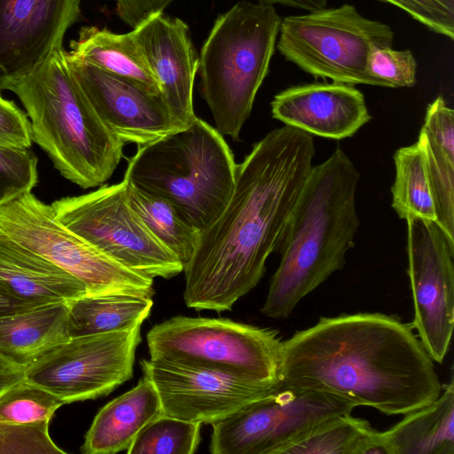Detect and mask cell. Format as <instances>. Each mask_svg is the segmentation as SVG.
<instances>
[{
  "mask_svg": "<svg viewBox=\"0 0 454 454\" xmlns=\"http://www.w3.org/2000/svg\"><path fill=\"white\" fill-rule=\"evenodd\" d=\"M315 153L311 135L285 125L255 143L237 165L226 207L200 231L184 269L188 308L230 310L257 286L313 167Z\"/></svg>",
  "mask_w": 454,
  "mask_h": 454,
  "instance_id": "cell-1",
  "label": "cell"
},
{
  "mask_svg": "<svg viewBox=\"0 0 454 454\" xmlns=\"http://www.w3.org/2000/svg\"><path fill=\"white\" fill-rule=\"evenodd\" d=\"M413 330L378 312L321 317L282 341L280 384L386 415L419 410L440 395L442 386Z\"/></svg>",
  "mask_w": 454,
  "mask_h": 454,
  "instance_id": "cell-2",
  "label": "cell"
},
{
  "mask_svg": "<svg viewBox=\"0 0 454 454\" xmlns=\"http://www.w3.org/2000/svg\"><path fill=\"white\" fill-rule=\"evenodd\" d=\"M359 179L340 147L312 167L275 250L280 262L262 308L265 316L286 318L305 296L343 269L360 224Z\"/></svg>",
  "mask_w": 454,
  "mask_h": 454,
  "instance_id": "cell-3",
  "label": "cell"
},
{
  "mask_svg": "<svg viewBox=\"0 0 454 454\" xmlns=\"http://www.w3.org/2000/svg\"><path fill=\"white\" fill-rule=\"evenodd\" d=\"M30 119L32 141L54 167L83 189L108 180L125 145L99 120L71 71L62 47L11 86Z\"/></svg>",
  "mask_w": 454,
  "mask_h": 454,
  "instance_id": "cell-4",
  "label": "cell"
},
{
  "mask_svg": "<svg viewBox=\"0 0 454 454\" xmlns=\"http://www.w3.org/2000/svg\"><path fill=\"white\" fill-rule=\"evenodd\" d=\"M237 164L223 135L201 119L138 145L123 180L169 201L197 230L221 215L235 185Z\"/></svg>",
  "mask_w": 454,
  "mask_h": 454,
  "instance_id": "cell-5",
  "label": "cell"
},
{
  "mask_svg": "<svg viewBox=\"0 0 454 454\" xmlns=\"http://www.w3.org/2000/svg\"><path fill=\"white\" fill-rule=\"evenodd\" d=\"M280 21L274 5L238 2L216 18L201 48V95L216 129L235 141L268 74Z\"/></svg>",
  "mask_w": 454,
  "mask_h": 454,
  "instance_id": "cell-6",
  "label": "cell"
},
{
  "mask_svg": "<svg viewBox=\"0 0 454 454\" xmlns=\"http://www.w3.org/2000/svg\"><path fill=\"white\" fill-rule=\"evenodd\" d=\"M150 359L280 384L282 340L277 331L227 318L176 316L146 335Z\"/></svg>",
  "mask_w": 454,
  "mask_h": 454,
  "instance_id": "cell-7",
  "label": "cell"
},
{
  "mask_svg": "<svg viewBox=\"0 0 454 454\" xmlns=\"http://www.w3.org/2000/svg\"><path fill=\"white\" fill-rule=\"evenodd\" d=\"M393 39L388 25L345 4L285 17L276 47L287 61L315 78L376 86L366 71L370 48L392 46Z\"/></svg>",
  "mask_w": 454,
  "mask_h": 454,
  "instance_id": "cell-8",
  "label": "cell"
},
{
  "mask_svg": "<svg viewBox=\"0 0 454 454\" xmlns=\"http://www.w3.org/2000/svg\"><path fill=\"white\" fill-rule=\"evenodd\" d=\"M0 231L67 271L88 294H128L150 297L153 279L114 261L64 226L51 205L25 192L0 205Z\"/></svg>",
  "mask_w": 454,
  "mask_h": 454,
  "instance_id": "cell-9",
  "label": "cell"
},
{
  "mask_svg": "<svg viewBox=\"0 0 454 454\" xmlns=\"http://www.w3.org/2000/svg\"><path fill=\"white\" fill-rule=\"evenodd\" d=\"M51 205L64 226L129 270L153 279L184 271L131 207L124 180Z\"/></svg>",
  "mask_w": 454,
  "mask_h": 454,
  "instance_id": "cell-10",
  "label": "cell"
},
{
  "mask_svg": "<svg viewBox=\"0 0 454 454\" xmlns=\"http://www.w3.org/2000/svg\"><path fill=\"white\" fill-rule=\"evenodd\" d=\"M141 325L70 338L25 368V379L65 403L110 394L133 376Z\"/></svg>",
  "mask_w": 454,
  "mask_h": 454,
  "instance_id": "cell-11",
  "label": "cell"
},
{
  "mask_svg": "<svg viewBox=\"0 0 454 454\" xmlns=\"http://www.w3.org/2000/svg\"><path fill=\"white\" fill-rule=\"evenodd\" d=\"M355 406L312 390L279 385L266 397L212 424V454H278L286 443L321 421Z\"/></svg>",
  "mask_w": 454,
  "mask_h": 454,
  "instance_id": "cell-12",
  "label": "cell"
},
{
  "mask_svg": "<svg viewBox=\"0 0 454 454\" xmlns=\"http://www.w3.org/2000/svg\"><path fill=\"white\" fill-rule=\"evenodd\" d=\"M406 222L414 304L411 325L433 361L442 364L454 326V239L435 221L409 218Z\"/></svg>",
  "mask_w": 454,
  "mask_h": 454,
  "instance_id": "cell-13",
  "label": "cell"
},
{
  "mask_svg": "<svg viewBox=\"0 0 454 454\" xmlns=\"http://www.w3.org/2000/svg\"><path fill=\"white\" fill-rule=\"evenodd\" d=\"M140 365L157 390L163 414L200 424L212 425L266 397L280 385L152 359L141 360Z\"/></svg>",
  "mask_w": 454,
  "mask_h": 454,
  "instance_id": "cell-14",
  "label": "cell"
},
{
  "mask_svg": "<svg viewBox=\"0 0 454 454\" xmlns=\"http://www.w3.org/2000/svg\"><path fill=\"white\" fill-rule=\"evenodd\" d=\"M82 0H0V91L55 49L77 20Z\"/></svg>",
  "mask_w": 454,
  "mask_h": 454,
  "instance_id": "cell-15",
  "label": "cell"
},
{
  "mask_svg": "<svg viewBox=\"0 0 454 454\" xmlns=\"http://www.w3.org/2000/svg\"><path fill=\"white\" fill-rule=\"evenodd\" d=\"M73 75L106 128L124 145H142L180 129L160 95L71 58Z\"/></svg>",
  "mask_w": 454,
  "mask_h": 454,
  "instance_id": "cell-16",
  "label": "cell"
},
{
  "mask_svg": "<svg viewBox=\"0 0 454 454\" xmlns=\"http://www.w3.org/2000/svg\"><path fill=\"white\" fill-rule=\"evenodd\" d=\"M131 32L158 81L172 117L179 128L188 126L197 118L192 94L199 67L189 27L179 18L160 12Z\"/></svg>",
  "mask_w": 454,
  "mask_h": 454,
  "instance_id": "cell-17",
  "label": "cell"
},
{
  "mask_svg": "<svg viewBox=\"0 0 454 454\" xmlns=\"http://www.w3.org/2000/svg\"><path fill=\"white\" fill-rule=\"evenodd\" d=\"M273 118L309 135L340 140L372 119L364 94L353 85L313 82L287 88L270 104Z\"/></svg>",
  "mask_w": 454,
  "mask_h": 454,
  "instance_id": "cell-18",
  "label": "cell"
},
{
  "mask_svg": "<svg viewBox=\"0 0 454 454\" xmlns=\"http://www.w3.org/2000/svg\"><path fill=\"white\" fill-rule=\"evenodd\" d=\"M0 284L35 306L71 301L88 294L74 277L0 231Z\"/></svg>",
  "mask_w": 454,
  "mask_h": 454,
  "instance_id": "cell-19",
  "label": "cell"
},
{
  "mask_svg": "<svg viewBox=\"0 0 454 454\" xmlns=\"http://www.w3.org/2000/svg\"><path fill=\"white\" fill-rule=\"evenodd\" d=\"M162 414L156 388L145 376L130 390L106 404L95 416L81 447L83 454L126 450L137 434Z\"/></svg>",
  "mask_w": 454,
  "mask_h": 454,
  "instance_id": "cell-20",
  "label": "cell"
},
{
  "mask_svg": "<svg viewBox=\"0 0 454 454\" xmlns=\"http://www.w3.org/2000/svg\"><path fill=\"white\" fill-rule=\"evenodd\" d=\"M417 141L425 156L435 222L454 239V111L442 96L427 106Z\"/></svg>",
  "mask_w": 454,
  "mask_h": 454,
  "instance_id": "cell-21",
  "label": "cell"
},
{
  "mask_svg": "<svg viewBox=\"0 0 454 454\" xmlns=\"http://www.w3.org/2000/svg\"><path fill=\"white\" fill-rule=\"evenodd\" d=\"M69 301L35 306L0 317V355L27 367L68 340Z\"/></svg>",
  "mask_w": 454,
  "mask_h": 454,
  "instance_id": "cell-22",
  "label": "cell"
},
{
  "mask_svg": "<svg viewBox=\"0 0 454 454\" xmlns=\"http://www.w3.org/2000/svg\"><path fill=\"white\" fill-rule=\"evenodd\" d=\"M69 46L67 52L71 58L129 80L152 94L160 95L158 81L132 32L119 34L94 26L83 27Z\"/></svg>",
  "mask_w": 454,
  "mask_h": 454,
  "instance_id": "cell-23",
  "label": "cell"
},
{
  "mask_svg": "<svg viewBox=\"0 0 454 454\" xmlns=\"http://www.w3.org/2000/svg\"><path fill=\"white\" fill-rule=\"evenodd\" d=\"M390 454H454V381L430 404L382 432Z\"/></svg>",
  "mask_w": 454,
  "mask_h": 454,
  "instance_id": "cell-24",
  "label": "cell"
},
{
  "mask_svg": "<svg viewBox=\"0 0 454 454\" xmlns=\"http://www.w3.org/2000/svg\"><path fill=\"white\" fill-rule=\"evenodd\" d=\"M153 305L152 298L134 294L84 295L68 302L69 335L103 333L142 324Z\"/></svg>",
  "mask_w": 454,
  "mask_h": 454,
  "instance_id": "cell-25",
  "label": "cell"
},
{
  "mask_svg": "<svg viewBox=\"0 0 454 454\" xmlns=\"http://www.w3.org/2000/svg\"><path fill=\"white\" fill-rule=\"evenodd\" d=\"M126 184L133 209L157 239L177 257L184 269L196 249L200 231L167 200L130 184Z\"/></svg>",
  "mask_w": 454,
  "mask_h": 454,
  "instance_id": "cell-26",
  "label": "cell"
},
{
  "mask_svg": "<svg viewBox=\"0 0 454 454\" xmlns=\"http://www.w3.org/2000/svg\"><path fill=\"white\" fill-rule=\"evenodd\" d=\"M392 207L400 219L436 221V212L423 150L417 141L395 151Z\"/></svg>",
  "mask_w": 454,
  "mask_h": 454,
  "instance_id": "cell-27",
  "label": "cell"
},
{
  "mask_svg": "<svg viewBox=\"0 0 454 454\" xmlns=\"http://www.w3.org/2000/svg\"><path fill=\"white\" fill-rule=\"evenodd\" d=\"M371 424L349 413L326 419L280 449L278 454H356Z\"/></svg>",
  "mask_w": 454,
  "mask_h": 454,
  "instance_id": "cell-28",
  "label": "cell"
},
{
  "mask_svg": "<svg viewBox=\"0 0 454 454\" xmlns=\"http://www.w3.org/2000/svg\"><path fill=\"white\" fill-rule=\"evenodd\" d=\"M200 423L160 414L126 450L128 454H192L200 442Z\"/></svg>",
  "mask_w": 454,
  "mask_h": 454,
  "instance_id": "cell-29",
  "label": "cell"
},
{
  "mask_svg": "<svg viewBox=\"0 0 454 454\" xmlns=\"http://www.w3.org/2000/svg\"><path fill=\"white\" fill-rule=\"evenodd\" d=\"M65 402L25 378L0 394V421L14 424L50 422Z\"/></svg>",
  "mask_w": 454,
  "mask_h": 454,
  "instance_id": "cell-30",
  "label": "cell"
},
{
  "mask_svg": "<svg viewBox=\"0 0 454 454\" xmlns=\"http://www.w3.org/2000/svg\"><path fill=\"white\" fill-rule=\"evenodd\" d=\"M366 71L376 86L409 88L416 83L417 61L409 50L372 45L366 59Z\"/></svg>",
  "mask_w": 454,
  "mask_h": 454,
  "instance_id": "cell-31",
  "label": "cell"
},
{
  "mask_svg": "<svg viewBox=\"0 0 454 454\" xmlns=\"http://www.w3.org/2000/svg\"><path fill=\"white\" fill-rule=\"evenodd\" d=\"M37 182V159L29 147L0 145V205L32 192Z\"/></svg>",
  "mask_w": 454,
  "mask_h": 454,
  "instance_id": "cell-32",
  "label": "cell"
},
{
  "mask_svg": "<svg viewBox=\"0 0 454 454\" xmlns=\"http://www.w3.org/2000/svg\"><path fill=\"white\" fill-rule=\"evenodd\" d=\"M49 423L14 424L0 421V454H63L51 440Z\"/></svg>",
  "mask_w": 454,
  "mask_h": 454,
  "instance_id": "cell-33",
  "label": "cell"
},
{
  "mask_svg": "<svg viewBox=\"0 0 454 454\" xmlns=\"http://www.w3.org/2000/svg\"><path fill=\"white\" fill-rule=\"evenodd\" d=\"M400 8L428 29L454 39V0H380Z\"/></svg>",
  "mask_w": 454,
  "mask_h": 454,
  "instance_id": "cell-34",
  "label": "cell"
},
{
  "mask_svg": "<svg viewBox=\"0 0 454 454\" xmlns=\"http://www.w3.org/2000/svg\"><path fill=\"white\" fill-rule=\"evenodd\" d=\"M32 142L27 115L0 91V145L30 147Z\"/></svg>",
  "mask_w": 454,
  "mask_h": 454,
  "instance_id": "cell-35",
  "label": "cell"
},
{
  "mask_svg": "<svg viewBox=\"0 0 454 454\" xmlns=\"http://www.w3.org/2000/svg\"><path fill=\"white\" fill-rule=\"evenodd\" d=\"M174 0H115L120 19L132 28L150 17L163 12Z\"/></svg>",
  "mask_w": 454,
  "mask_h": 454,
  "instance_id": "cell-36",
  "label": "cell"
},
{
  "mask_svg": "<svg viewBox=\"0 0 454 454\" xmlns=\"http://www.w3.org/2000/svg\"><path fill=\"white\" fill-rule=\"evenodd\" d=\"M25 368L0 355V394L25 378Z\"/></svg>",
  "mask_w": 454,
  "mask_h": 454,
  "instance_id": "cell-37",
  "label": "cell"
},
{
  "mask_svg": "<svg viewBox=\"0 0 454 454\" xmlns=\"http://www.w3.org/2000/svg\"><path fill=\"white\" fill-rule=\"evenodd\" d=\"M35 307L12 294L0 284V317Z\"/></svg>",
  "mask_w": 454,
  "mask_h": 454,
  "instance_id": "cell-38",
  "label": "cell"
},
{
  "mask_svg": "<svg viewBox=\"0 0 454 454\" xmlns=\"http://www.w3.org/2000/svg\"><path fill=\"white\" fill-rule=\"evenodd\" d=\"M257 2L270 5L280 4L311 12L326 7L328 0H257Z\"/></svg>",
  "mask_w": 454,
  "mask_h": 454,
  "instance_id": "cell-39",
  "label": "cell"
}]
</instances>
